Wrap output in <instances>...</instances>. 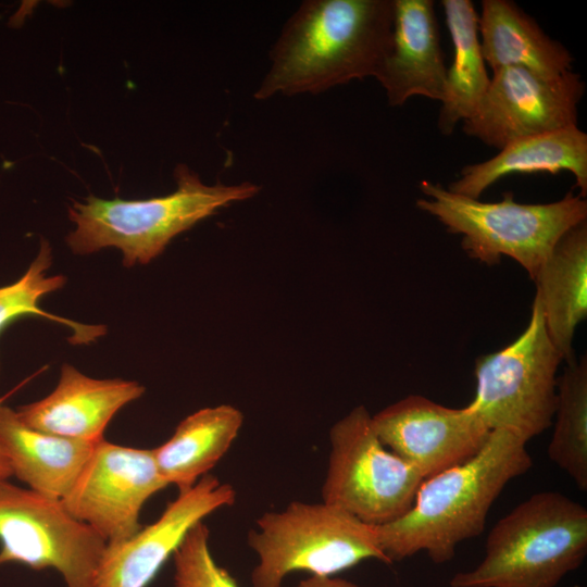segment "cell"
Returning <instances> with one entry per match:
<instances>
[{"label": "cell", "mask_w": 587, "mask_h": 587, "mask_svg": "<svg viewBox=\"0 0 587 587\" xmlns=\"http://www.w3.org/2000/svg\"><path fill=\"white\" fill-rule=\"evenodd\" d=\"M16 389H13L11 390L10 392H8L5 396L1 397L0 398V404H2L5 399L12 395ZM12 476V470H11V465L9 463V460L7 458V455L4 454L1 446H0V480L2 479H8L9 477Z\"/></svg>", "instance_id": "obj_26"}, {"label": "cell", "mask_w": 587, "mask_h": 587, "mask_svg": "<svg viewBox=\"0 0 587 587\" xmlns=\"http://www.w3.org/2000/svg\"><path fill=\"white\" fill-rule=\"evenodd\" d=\"M425 198L416 207L436 217L447 230L462 235V248L472 259L494 265L501 257L516 261L535 278L559 238L587 221V201L570 190L550 203H520L513 192L500 201L483 202L423 180Z\"/></svg>", "instance_id": "obj_5"}, {"label": "cell", "mask_w": 587, "mask_h": 587, "mask_svg": "<svg viewBox=\"0 0 587 587\" xmlns=\"http://www.w3.org/2000/svg\"><path fill=\"white\" fill-rule=\"evenodd\" d=\"M105 546L61 500L0 480V566L54 569L66 587H92Z\"/></svg>", "instance_id": "obj_9"}, {"label": "cell", "mask_w": 587, "mask_h": 587, "mask_svg": "<svg viewBox=\"0 0 587 587\" xmlns=\"http://www.w3.org/2000/svg\"><path fill=\"white\" fill-rule=\"evenodd\" d=\"M235 501L232 485L205 474L191 488L178 491L152 524L107 544L92 587H147L195 525Z\"/></svg>", "instance_id": "obj_13"}, {"label": "cell", "mask_w": 587, "mask_h": 587, "mask_svg": "<svg viewBox=\"0 0 587 587\" xmlns=\"http://www.w3.org/2000/svg\"><path fill=\"white\" fill-rule=\"evenodd\" d=\"M432 0H394L391 45L375 78L388 103L399 107L411 97L441 102L447 66Z\"/></svg>", "instance_id": "obj_15"}, {"label": "cell", "mask_w": 587, "mask_h": 587, "mask_svg": "<svg viewBox=\"0 0 587 587\" xmlns=\"http://www.w3.org/2000/svg\"><path fill=\"white\" fill-rule=\"evenodd\" d=\"M533 280L547 333L567 362L574 359L576 328L587 316V221L559 238Z\"/></svg>", "instance_id": "obj_18"}, {"label": "cell", "mask_w": 587, "mask_h": 587, "mask_svg": "<svg viewBox=\"0 0 587 587\" xmlns=\"http://www.w3.org/2000/svg\"><path fill=\"white\" fill-rule=\"evenodd\" d=\"M385 447L426 479L477 454L490 429L470 408H449L410 395L372 415Z\"/></svg>", "instance_id": "obj_12"}, {"label": "cell", "mask_w": 587, "mask_h": 587, "mask_svg": "<svg viewBox=\"0 0 587 587\" xmlns=\"http://www.w3.org/2000/svg\"><path fill=\"white\" fill-rule=\"evenodd\" d=\"M549 459L578 489H587V360L567 361L557 379V404Z\"/></svg>", "instance_id": "obj_22"}, {"label": "cell", "mask_w": 587, "mask_h": 587, "mask_svg": "<svg viewBox=\"0 0 587 587\" xmlns=\"http://www.w3.org/2000/svg\"><path fill=\"white\" fill-rule=\"evenodd\" d=\"M446 24L453 46L437 126L444 136L470 117L484 97L490 77L483 57L478 14L471 0H442Z\"/></svg>", "instance_id": "obj_21"}, {"label": "cell", "mask_w": 587, "mask_h": 587, "mask_svg": "<svg viewBox=\"0 0 587 587\" xmlns=\"http://www.w3.org/2000/svg\"><path fill=\"white\" fill-rule=\"evenodd\" d=\"M561 361L535 294L524 332L501 350L476 360L475 396L466 407L490 430L509 429L528 441L552 425Z\"/></svg>", "instance_id": "obj_7"}, {"label": "cell", "mask_w": 587, "mask_h": 587, "mask_svg": "<svg viewBox=\"0 0 587 587\" xmlns=\"http://www.w3.org/2000/svg\"><path fill=\"white\" fill-rule=\"evenodd\" d=\"M168 484L152 449L96 442L73 487L61 500L66 511L89 525L107 544L135 535L146 501Z\"/></svg>", "instance_id": "obj_11"}, {"label": "cell", "mask_w": 587, "mask_h": 587, "mask_svg": "<svg viewBox=\"0 0 587 587\" xmlns=\"http://www.w3.org/2000/svg\"><path fill=\"white\" fill-rule=\"evenodd\" d=\"M329 442L323 502L374 526L408 512L424 478L383 445L364 405L332 426Z\"/></svg>", "instance_id": "obj_8"}, {"label": "cell", "mask_w": 587, "mask_h": 587, "mask_svg": "<svg viewBox=\"0 0 587 587\" xmlns=\"http://www.w3.org/2000/svg\"><path fill=\"white\" fill-rule=\"evenodd\" d=\"M584 92L585 83L573 71L547 77L521 66L501 67L463 121V132L501 150L522 138L574 127Z\"/></svg>", "instance_id": "obj_10"}, {"label": "cell", "mask_w": 587, "mask_h": 587, "mask_svg": "<svg viewBox=\"0 0 587 587\" xmlns=\"http://www.w3.org/2000/svg\"><path fill=\"white\" fill-rule=\"evenodd\" d=\"M52 262L51 248L41 240L40 249L27 271L16 282L0 287V334L14 321L36 315L61 323L73 332L72 344H88L105 333L104 326L84 325L68 319L48 313L39 307L47 294L62 288L65 277L47 276L46 271Z\"/></svg>", "instance_id": "obj_23"}, {"label": "cell", "mask_w": 587, "mask_h": 587, "mask_svg": "<svg viewBox=\"0 0 587 587\" xmlns=\"http://www.w3.org/2000/svg\"><path fill=\"white\" fill-rule=\"evenodd\" d=\"M478 34L486 65L492 72L521 66L554 77L571 71L573 57L537 22L509 0H483Z\"/></svg>", "instance_id": "obj_19"}, {"label": "cell", "mask_w": 587, "mask_h": 587, "mask_svg": "<svg viewBox=\"0 0 587 587\" xmlns=\"http://www.w3.org/2000/svg\"><path fill=\"white\" fill-rule=\"evenodd\" d=\"M243 423L229 404L203 408L185 417L168 440L152 449L158 470L178 491L191 488L225 455Z\"/></svg>", "instance_id": "obj_20"}, {"label": "cell", "mask_w": 587, "mask_h": 587, "mask_svg": "<svg viewBox=\"0 0 587 587\" xmlns=\"http://www.w3.org/2000/svg\"><path fill=\"white\" fill-rule=\"evenodd\" d=\"M394 0H308L271 50L258 100L276 93L322 92L375 77L389 51Z\"/></svg>", "instance_id": "obj_1"}, {"label": "cell", "mask_w": 587, "mask_h": 587, "mask_svg": "<svg viewBox=\"0 0 587 587\" xmlns=\"http://www.w3.org/2000/svg\"><path fill=\"white\" fill-rule=\"evenodd\" d=\"M526 444L512 430L492 429L473 458L424 479L408 512L377 526L390 563L417 552H425L436 564L446 563L459 544L480 535L508 483L532 467Z\"/></svg>", "instance_id": "obj_2"}, {"label": "cell", "mask_w": 587, "mask_h": 587, "mask_svg": "<svg viewBox=\"0 0 587 587\" xmlns=\"http://www.w3.org/2000/svg\"><path fill=\"white\" fill-rule=\"evenodd\" d=\"M247 541L258 562L252 587H282L294 572L335 576L365 560L391 564L382 550L377 526L321 502L291 501L263 513Z\"/></svg>", "instance_id": "obj_6"}, {"label": "cell", "mask_w": 587, "mask_h": 587, "mask_svg": "<svg viewBox=\"0 0 587 587\" xmlns=\"http://www.w3.org/2000/svg\"><path fill=\"white\" fill-rule=\"evenodd\" d=\"M95 445L30 428L20 421L15 410L0 404V446L12 475L42 496L62 500Z\"/></svg>", "instance_id": "obj_17"}, {"label": "cell", "mask_w": 587, "mask_h": 587, "mask_svg": "<svg viewBox=\"0 0 587 587\" xmlns=\"http://www.w3.org/2000/svg\"><path fill=\"white\" fill-rule=\"evenodd\" d=\"M570 172L579 196L587 195V135L577 126L515 140L483 162L469 164L448 189L479 199L492 184L510 174Z\"/></svg>", "instance_id": "obj_16"}, {"label": "cell", "mask_w": 587, "mask_h": 587, "mask_svg": "<svg viewBox=\"0 0 587 587\" xmlns=\"http://www.w3.org/2000/svg\"><path fill=\"white\" fill-rule=\"evenodd\" d=\"M296 587H361L360 585L337 576H309Z\"/></svg>", "instance_id": "obj_25"}, {"label": "cell", "mask_w": 587, "mask_h": 587, "mask_svg": "<svg viewBox=\"0 0 587 587\" xmlns=\"http://www.w3.org/2000/svg\"><path fill=\"white\" fill-rule=\"evenodd\" d=\"M209 539L210 530L203 522L187 533L173 554L174 587H239L214 560Z\"/></svg>", "instance_id": "obj_24"}, {"label": "cell", "mask_w": 587, "mask_h": 587, "mask_svg": "<svg viewBox=\"0 0 587 587\" xmlns=\"http://www.w3.org/2000/svg\"><path fill=\"white\" fill-rule=\"evenodd\" d=\"M143 386L121 378L97 379L64 363L57 387L47 397L15 410L30 428L82 441L98 442L124 405L140 398Z\"/></svg>", "instance_id": "obj_14"}, {"label": "cell", "mask_w": 587, "mask_h": 587, "mask_svg": "<svg viewBox=\"0 0 587 587\" xmlns=\"http://www.w3.org/2000/svg\"><path fill=\"white\" fill-rule=\"evenodd\" d=\"M174 176L177 188L164 197L105 200L89 196L84 202L73 201L68 216L76 227L66 237L68 247L77 254L114 247L122 251L125 266L147 264L176 235L223 207L252 198L260 189L248 182L205 185L185 164L177 165Z\"/></svg>", "instance_id": "obj_3"}, {"label": "cell", "mask_w": 587, "mask_h": 587, "mask_svg": "<svg viewBox=\"0 0 587 587\" xmlns=\"http://www.w3.org/2000/svg\"><path fill=\"white\" fill-rule=\"evenodd\" d=\"M587 554V510L558 491L532 495L490 529L485 554L450 587H555Z\"/></svg>", "instance_id": "obj_4"}]
</instances>
